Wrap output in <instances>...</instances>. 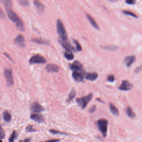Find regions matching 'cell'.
<instances>
[{
    "label": "cell",
    "instance_id": "obj_41",
    "mask_svg": "<svg viewBox=\"0 0 142 142\" xmlns=\"http://www.w3.org/2000/svg\"><path fill=\"white\" fill-rule=\"evenodd\" d=\"M59 140H60L59 139H52V140H48V141H59Z\"/></svg>",
    "mask_w": 142,
    "mask_h": 142
},
{
    "label": "cell",
    "instance_id": "obj_12",
    "mask_svg": "<svg viewBox=\"0 0 142 142\" xmlns=\"http://www.w3.org/2000/svg\"><path fill=\"white\" fill-rule=\"evenodd\" d=\"M31 119L35 121L37 123H41L45 121V118H44L43 116L40 114H36V113H33L31 115Z\"/></svg>",
    "mask_w": 142,
    "mask_h": 142
},
{
    "label": "cell",
    "instance_id": "obj_1",
    "mask_svg": "<svg viewBox=\"0 0 142 142\" xmlns=\"http://www.w3.org/2000/svg\"><path fill=\"white\" fill-rule=\"evenodd\" d=\"M6 10L9 18L13 22L15 23V25L17 29L21 31H24V27L21 19L19 17V16L15 12L12 10L11 8H6Z\"/></svg>",
    "mask_w": 142,
    "mask_h": 142
},
{
    "label": "cell",
    "instance_id": "obj_33",
    "mask_svg": "<svg viewBox=\"0 0 142 142\" xmlns=\"http://www.w3.org/2000/svg\"><path fill=\"white\" fill-rule=\"evenodd\" d=\"M107 81L110 82H113L115 81V77L114 75H109L107 77Z\"/></svg>",
    "mask_w": 142,
    "mask_h": 142
},
{
    "label": "cell",
    "instance_id": "obj_28",
    "mask_svg": "<svg viewBox=\"0 0 142 142\" xmlns=\"http://www.w3.org/2000/svg\"><path fill=\"white\" fill-rule=\"evenodd\" d=\"M17 133L16 131H15V130L13 131L12 133V134L11 135L10 137H9V138L8 139L9 141H10V142L13 141L17 138Z\"/></svg>",
    "mask_w": 142,
    "mask_h": 142
},
{
    "label": "cell",
    "instance_id": "obj_9",
    "mask_svg": "<svg viewBox=\"0 0 142 142\" xmlns=\"http://www.w3.org/2000/svg\"><path fill=\"white\" fill-rule=\"evenodd\" d=\"M31 110L33 112L40 113L45 111V108L37 102H34L31 105Z\"/></svg>",
    "mask_w": 142,
    "mask_h": 142
},
{
    "label": "cell",
    "instance_id": "obj_23",
    "mask_svg": "<svg viewBox=\"0 0 142 142\" xmlns=\"http://www.w3.org/2000/svg\"><path fill=\"white\" fill-rule=\"evenodd\" d=\"M126 114L129 117V118L132 119L134 118L135 117V114H134V113L133 112V110H132V109L129 107L127 108L126 109Z\"/></svg>",
    "mask_w": 142,
    "mask_h": 142
},
{
    "label": "cell",
    "instance_id": "obj_11",
    "mask_svg": "<svg viewBox=\"0 0 142 142\" xmlns=\"http://www.w3.org/2000/svg\"><path fill=\"white\" fill-rule=\"evenodd\" d=\"M14 43L17 46L21 47H24L26 46L25 40H24L23 36L21 35H19L16 37V38L14 39Z\"/></svg>",
    "mask_w": 142,
    "mask_h": 142
},
{
    "label": "cell",
    "instance_id": "obj_27",
    "mask_svg": "<svg viewBox=\"0 0 142 142\" xmlns=\"http://www.w3.org/2000/svg\"><path fill=\"white\" fill-rule=\"evenodd\" d=\"M18 3L21 6L27 7L30 4V2L28 0H18Z\"/></svg>",
    "mask_w": 142,
    "mask_h": 142
},
{
    "label": "cell",
    "instance_id": "obj_15",
    "mask_svg": "<svg viewBox=\"0 0 142 142\" xmlns=\"http://www.w3.org/2000/svg\"><path fill=\"white\" fill-rule=\"evenodd\" d=\"M45 69L48 72H58L59 67L55 64H48L46 66Z\"/></svg>",
    "mask_w": 142,
    "mask_h": 142
},
{
    "label": "cell",
    "instance_id": "obj_36",
    "mask_svg": "<svg viewBox=\"0 0 142 142\" xmlns=\"http://www.w3.org/2000/svg\"><path fill=\"white\" fill-rule=\"evenodd\" d=\"M141 70H142V66L137 67L135 68V73H138V72H139Z\"/></svg>",
    "mask_w": 142,
    "mask_h": 142
},
{
    "label": "cell",
    "instance_id": "obj_42",
    "mask_svg": "<svg viewBox=\"0 0 142 142\" xmlns=\"http://www.w3.org/2000/svg\"><path fill=\"white\" fill-rule=\"evenodd\" d=\"M109 1H115V0H109Z\"/></svg>",
    "mask_w": 142,
    "mask_h": 142
},
{
    "label": "cell",
    "instance_id": "obj_34",
    "mask_svg": "<svg viewBox=\"0 0 142 142\" xmlns=\"http://www.w3.org/2000/svg\"><path fill=\"white\" fill-rule=\"evenodd\" d=\"M135 2V0H125L126 3L129 4H134Z\"/></svg>",
    "mask_w": 142,
    "mask_h": 142
},
{
    "label": "cell",
    "instance_id": "obj_24",
    "mask_svg": "<svg viewBox=\"0 0 142 142\" xmlns=\"http://www.w3.org/2000/svg\"><path fill=\"white\" fill-rule=\"evenodd\" d=\"M1 2L6 8H11L12 6L11 0H1Z\"/></svg>",
    "mask_w": 142,
    "mask_h": 142
},
{
    "label": "cell",
    "instance_id": "obj_40",
    "mask_svg": "<svg viewBox=\"0 0 142 142\" xmlns=\"http://www.w3.org/2000/svg\"><path fill=\"white\" fill-rule=\"evenodd\" d=\"M31 140V138H28V139H26L23 140V141H30Z\"/></svg>",
    "mask_w": 142,
    "mask_h": 142
},
{
    "label": "cell",
    "instance_id": "obj_7",
    "mask_svg": "<svg viewBox=\"0 0 142 142\" xmlns=\"http://www.w3.org/2000/svg\"><path fill=\"white\" fill-rule=\"evenodd\" d=\"M85 72L83 70H81L80 71H73L72 73V77L75 81L77 82H81L83 81L84 80Z\"/></svg>",
    "mask_w": 142,
    "mask_h": 142
},
{
    "label": "cell",
    "instance_id": "obj_22",
    "mask_svg": "<svg viewBox=\"0 0 142 142\" xmlns=\"http://www.w3.org/2000/svg\"><path fill=\"white\" fill-rule=\"evenodd\" d=\"M64 56L68 60H72L74 58V55L72 53V51H65L64 52Z\"/></svg>",
    "mask_w": 142,
    "mask_h": 142
},
{
    "label": "cell",
    "instance_id": "obj_25",
    "mask_svg": "<svg viewBox=\"0 0 142 142\" xmlns=\"http://www.w3.org/2000/svg\"><path fill=\"white\" fill-rule=\"evenodd\" d=\"M76 95V92L74 90H72L71 91V92H70L69 96H68V99H67V102H70L71 101H72L73 99L75 98Z\"/></svg>",
    "mask_w": 142,
    "mask_h": 142
},
{
    "label": "cell",
    "instance_id": "obj_30",
    "mask_svg": "<svg viewBox=\"0 0 142 142\" xmlns=\"http://www.w3.org/2000/svg\"><path fill=\"white\" fill-rule=\"evenodd\" d=\"M123 13L126 14V15H128V16H132L133 17H134V18H137L138 17L136 16V14H135L133 12H131L130 11H123Z\"/></svg>",
    "mask_w": 142,
    "mask_h": 142
},
{
    "label": "cell",
    "instance_id": "obj_19",
    "mask_svg": "<svg viewBox=\"0 0 142 142\" xmlns=\"http://www.w3.org/2000/svg\"><path fill=\"white\" fill-rule=\"evenodd\" d=\"M98 77V75L96 72H92V73H87L86 76V78L87 80L89 81H95L97 79V78Z\"/></svg>",
    "mask_w": 142,
    "mask_h": 142
},
{
    "label": "cell",
    "instance_id": "obj_31",
    "mask_svg": "<svg viewBox=\"0 0 142 142\" xmlns=\"http://www.w3.org/2000/svg\"><path fill=\"white\" fill-rule=\"evenodd\" d=\"M26 131L28 132H36V130L33 128L32 125H28L26 127Z\"/></svg>",
    "mask_w": 142,
    "mask_h": 142
},
{
    "label": "cell",
    "instance_id": "obj_20",
    "mask_svg": "<svg viewBox=\"0 0 142 142\" xmlns=\"http://www.w3.org/2000/svg\"><path fill=\"white\" fill-rule=\"evenodd\" d=\"M3 120L4 122L8 123V122H10L11 120L12 115L9 112L5 111H4L3 113Z\"/></svg>",
    "mask_w": 142,
    "mask_h": 142
},
{
    "label": "cell",
    "instance_id": "obj_14",
    "mask_svg": "<svg viewBox=\"0 0 142 142\" xmlns=\"http://www.w3.org/2000/svg\"><path fill=\"white\" fill-rule=\"evenodd\" d=\"M70 69L72 71H80L82 70V65L78 61H76L72 64L70 65Z\"/></svg>",
    "mask_w": 142,
    "mask_h": 142
},
{
    "label": "cell",
    "instance_id": "obj_10",
    "mask_svg": "<svg viewBox=\"0 0 142 142\" xmlns=\"http://www.w3.org/2000/svg\"><path fill=\"white\" fill-rule=\"evenodd\" d=\"M33 4L39 14H42L45 11V6L39 0H33Z\"/></svg>",
    "mask_w": 142,
    "mask_h": 142
},
{
    "label": "cell",
    "instance_id": "obj_32",
    "mask_svg": "<svg viewBox=\"0 0 142 142\" xmlns=\"http://www.w3.org/2000/svg\"><path fill=\"white\" fill-rule=\"evenodd\" d=\"M50 132H51L52 134H62V135H66L67 134L65 133H63V132H60L59 131H57L54 129H51L50 130Z\"/></svg>",
    "mask_w": 142,
    "mask_h": 142
},
{
    "label": "cell",
    "instance_id": "obj_3",
    "mask_svg": "<svg viewBox=\"0 0 142 142\" xmlns=\"http://www.w3.org/2000/svg\"><path fill=\"white\" fill-rule=\"evenodd\" d=\"M108 125V122L106 119H100L97 122L98 129L104 137H106L107 134Z\"/></svg>",
    "mask_w": 142,
    "mask_h": 142
},
{
    "label": "cell",
    "instance_id": "obj_13",
    "mask_svg": "<svg viewBox=\"0 0 142 142\" xmlns=\"http://www.w3.org/2000/svg\"><path fill=\"white\" fill-rule=\"evenodd\" d=\"M60 43L62 45V46L65 48L67 51H76V50L74 48V47H72L71 44L67 42V41H63V40H60L59 41Z\"/></svg>",
    "mask_w": 142,
    "mask_h": 142
},
{
    "label": "cell",
    "instance_id": "obj_39",
    "mask_svg": "<svg viewBox=\"0 0 142 142\" xmlns=\"http://www.w3.org/2000/svg\"><path fill=\"white\" fill-rule=\"evenodd\" d=\"M4 55H6V56H7V57H8V58H9V60H10L11 61H13V60H12L11 59V57H9V56H8V55H7V54L6 53H4Z\"/></svg>",
    "mask_w": 142,
    "mask_h": 142
},
{
    "label": "cell",
    "instance_id": "obj_37",
    "mask_svg": "<svg viewBox=\"0 0 142 142\" xmlns=\"http://www.w3.org/2000/svg\"><path fill=\"white\" fill-rule=\"evenodd\" d=\"M4 136H5V134H4V132L2 128L1 129V137L2 139H3L4 138Z\"/></svg>",
    "mask_w": 142,
    "mask_h": 142
},
{
    "label": "cell",
    "instance_id": "obj_18",
    "mask_svg": "<svg viewBox=\"0 0 142 142\" xmlns=\"http://www.w3.org/2000/svg\"><path fill=\"white\" fill-rule=\"evenodd\" d=\"M86 16H87V19H88V21H90V23L91 24V25L94 28H95L96 30H99V26H98V24L97 23L96 21H95V19L93 18L91 16H90V14H87Z\"/></svg>",
    "mask_w": 142,
    "mask_h": 142
},
{
    "label": "cell",
    "instance_id": "obj_6",
    "mask_svg": "<svg viewBox=\"0 0 142 142\" xmlns=\"http://www.w3.org/2000/svg\"><path fill=\"white\" fill-rule=\"evenodd\" d=\"M4 76L6 78L7 86H12L14 83V81L11 70L9 69V68H6V69L4 70Z\"/></svg>",
    "mask_w": 142,
    "mask_h": 142
},
{
    "label": "cell",
    "instance_id": "obj_17",
    "mask_svg": "<svg viewBox=\"0 0 142 142\" xmlns=\"http://www.w3.org/2000/svg\"><path fill=\"white\" fill-rule=\"evenodd\" d=\"M31 41L34 43L40 44V45H50V42H49L47 40H45V39L41 38H32V39H31Z\"/></svg>",
    "mask_w": 142,
    "mask_h": 142
},
{
    "label": "cell",
    "instance_id": "obj_16",
    "mask_svg": "<svg viewBox=\"0 0 142 142\" xmlns=\"http://www.w3.org/2000/svg\"><path fill=\"white\" fill-rule=\"evenodd\" d=\"M135 61V57L134 56H127L124 59V63L127 67H129Z\"/></svg>",
    "mask_w": 142,
    "mask_h": 142
},
{
    "label": "cell",
    "instance_id": "obj_29",
    "mask_svg": "<svg viewBox=\"0 0 142 142\" xmlns=\"http://www.w3.org/2000/svg\"><path fill=\"white\" fill-rule=\"evenodd\" d=\"M73 41H74V43H75V45H76V50L78 51H82V47L80 44V43L78 42L77 40H73Z\"/></svg>",
    "mask_w": 142,
    "mask_h": 142
},
{
    "label": "cell",
    "instance_id": "obj_21",
    "mask_svg": "<svg viewBox=\"0 0 142 142\" xmlns=\"http://www.w3.org/2000/svg\"><path fill=\"white\" fill-rule=\"evenodd\" d=\"M109 109L111 112L115 116H118L119 113V111L117 109V108L112 103L109 104Z\"/></svg>",
    "mask_w": 142,
    "mask_h": 142
},
{
    "label": "cell",
    "instance_id": "obj_26",
    "mask_svg": "<svg viewBox=\"0 0 142 142\" xmlns=\"http://www.w3.org/2000/svg\"><path fill=\"white\" fill-rule=\"evenodd\" d=\"M102 48H103L104 50H108V51H115L118 49V47L114 46H101Z\"/></svg>",
    "mask_w": 142,
    "mask_h": 142
},
{
    "label": "cell",
    "instance_id": "obj_2",
    "mask_svg": "<svg viewBox=\"0 0 142 142\" xmlns=\"http://www.w3.org/2000/svg\"><path fill=\"white\" fill-rule=\"evenodd\" d=\"M57 33L61 38V40L67 41L68 39V35L64 24L60 19H57Z\"/></svg>",
    "mask_w": 142,
    "mask_h": 142
},
{
    "label": "cell",
    "instance_id": "obj_8",
    "mask_svg": "<svg viewBox=\"0 0 142 142\" xmlns=\"http://www.w3.org/2000/svg\"><path fill=\"white\" fill-rule=\"evenodd\" d=\"M133 85L127 80L122 81V84L118 87V89L123 91H128L131 90L133 88Z\"/></svg>",
    "mask_w": 142,
    "mask_h": 142
},
{
    "label": "cell",
    "instance_id": "obj_38",
    "mask_svg": "<svg viewBox=\"0 0 142 142\" xmlns=\"http://www.w3.org/2000/svg\"><path fill=\"white\" fill-rule=\"evenodd\" d=\"M4 17H5V16H4V14L3 13V11L1 10V18L3 19V18H4Z\"/></svg>",
    "mask_w": 142,
    "mask_h": 142
},
{
    "label": "cell",
    "instance_id": "obj_4",
    "mask_svg": "<svg viewBox=\"0 0 142 142\" xmlns=\"http://www.w3.org/2000/svg\"><path fill=\"white\" fill-rule=\"evenodd\" d=\"M92 97L93 94L92 93H90L86 96L76 99V101L78 105H79L82 109H85L86 108L88 103V102L91 101Z\"/></svg>",
    "mask_w": 142,
    "mask_h": 142
},
{
    "label": "cell",
    "instance_id": "obj_5",
    "mask_svg": "<svg viewBox=\"0 0 142 142\" xmlns=\"http://www.w3.org/2000/svg\"><path fill=\"white\" fill-rule=\"evenodd\" d=\"M47 62V60L45 57L40 55H36L31 57L29 60V63L31 65L33 64H44Z\"/></svg>",
    "mask_w": 142,
    "mask_h": 142
},
{
    "label": "cell",
    "instance_id": "obj_35",
    "mask_svg": "<svg viewBox=\"0 0 142 142\" xmlns=\"http://www.w3.org/2000/svg\"><path fill=\"white\" fill-rule=\"evenodd\" d=\"M96 109V106H92V107L90 108V109H89V111H90V113H93L94 112H95Z\"/></svg>",
    "mask_w": 142,
    "mask_h": 142
}]
</instances>
